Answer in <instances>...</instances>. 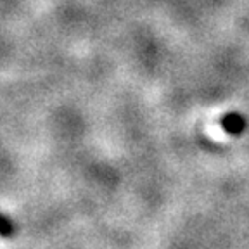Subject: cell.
<instances>
[{"instance_id": "6da1fadb", "label": "cell", "mask_w": 249, "mask_h": 249, "mask_svg": "<svg viewBox=\"0 0 249 249\" xmlns=\"http://www.w3.org/2000/svg\"><path fill=\"white\" fill-rule=\"evenodd\" d=\"M16 232L14 223L11 222V218L5 216L4 213H0V237L2 239H9L12 237Z\"/></svg>"}]
</instances>
